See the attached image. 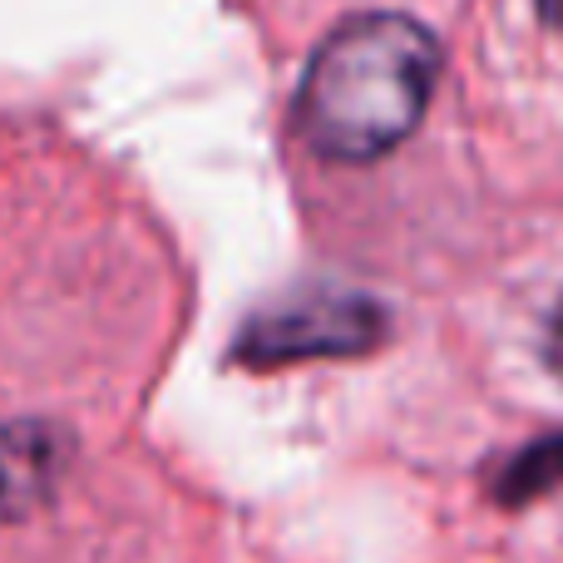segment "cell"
<instances>
[{"label": "cell", "instance_id": "1", "mask_svg": "<svg viewBox=\"0 0 563 563\" xmlns=\"http://www.w3.org/2000/svg\"><path fill=\"white\" fill-rule=\"evenodd\" d=\"M440 79V40L406 10H361L327 30L297 89L311 154L371 164L416 134Z\"/></svg>", "mask_w": 563, "mask_h": 563}, {"label": "cell", "instance_id": "2", "mask_svg": "<svg viewBox=\"0 0 563 563\" xmlns=\"http://www.w3.org/2000/svg\"><path fill=\"white\" fill-rule=\"evenodd\" d=\"M386 331H390V311L376 297H361V291L346 287H307L253 311L233 341V356L243 366L361 356V351L380 346Z\"/></svg>", "mask_w": 563, "mask_h": 563}, {"label": "cell", "instance_id": "3", "mask_svg": "<svg viewBox=\"0 0 563 563\" xmlns=\"http://www.w3.org/2000/svg\"><path fill=\"white\" fill-rule=\"evenodd\" d=\"M75 440L49 420H5L0 426V525L30 519L59 489Z\"/></svg>", "mask_w": 563, "mask_h": 563}, {"label": "cell", "instance_id": "4", "mask_svg": "<svg viewBox=\"0 0 563 563\" xmlns=\"http://www.w3.org/2000/svg\"><path fill=\"white\" fill-rule=\"evenodd\" d=\"M559 479H563V435L534 445L529 455H519L515 465H509V475L499 479V495L505 499H529V495H539V489L559 485Z\"/></svg>", "mask_w": 563, "mask_h": 563}, {"label": "cell", "instance_id": "5", "mask_svg": "<svg viewBox=\"0 0 563 563\" xmlns=\"http://www.w3.org/2000/svg\"><path fill=\"white\" fill-rule=\"evenodd\" d=\"M549 361H554V371L563 376V301L554 307V321H549Z\"/></svg>", "mask_w": 563, "mask_h": 563}]
</instances>
